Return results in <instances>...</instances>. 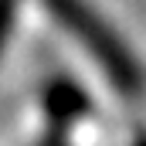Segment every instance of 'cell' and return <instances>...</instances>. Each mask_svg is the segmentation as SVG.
I'll use <instances>...</instances> for the list:
<instances>
[{
  "label": "cell",
  "mask_w": 146,
  "mask_h": 146,
  "mask_svg": "<svg viewBox=\"0 0 146 146\" xmlns=\"http://www.w3.org/2000/svg\"><path fill=\"white\" fill-rule=\"evenodd\" d=\"M44 7L92 54V61L106 72V78L112 82V88L119 95H129V99L143 95L146 72H143V65H139V58L133 54V48L115 34V27L88 0H44Z\"/></svg>",
  "instance_id": "6da1fadb"
},
{
  "label": "cell",
  "mask_w": 146,
  "mask_h": 146,
  "mask_svg": "<svg viewBox=\"0 0 146 146\" xmlns=\"http://www.w3.org/2000/svg\"><path fill=\"white\" fill-rule=\"evenodd\" d=\"M41 109L51 119L54 129H68V126H75L78 119H85L92 112V99L78 82L58 75L41 88Z\"/></svg>",
  "instance_id": "7a4b0ae2"
},
{
  "label": "cell",
  "mask_w": 146,
  "mask_h": 146,
  "mask_svg": "<svg viewBox=\"0 0 146 146\" xmlns=\"http://www.w3.org/2000/svg\"><path fill=\"white\" fill-rule=\"evenodd\" d=\"M17 10H21V0H0V54H3V44H7L10 27L17 21Z\"/></svg>",
  "instance_id": "3957f363"
},
{
  "label": "cell",
  "mask_w": 146,
  "mask_h": 146,
  "mask_svg": "<svg viewBox=\"0 0 146 146\" xmlns=\"http://www.w3.org/2000/svg\"><path fill=\"white\" fill-rule=\"evenodd\" d=\"M133 146H146V133H143V136H136V139H133Z\"/></svg>",
  "instance_id": "277c9868"
}]
</instances>
